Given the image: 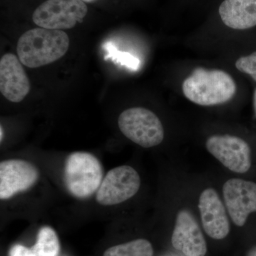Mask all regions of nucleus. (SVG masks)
<instances>
[{"instance_id":"nucleus-1","label":"nucleus","mask_w":256,"mask_h":256,"mask_svg":"<svg viewBox=\"0 0 256 256\" xmlns=\"http://www.w3.org/2000/svg\"><path fill=\"white\" fill-rule=\"evenodd\" d=\"M69 45L70 40L66 32L36 28L22 35L16 52L23 65L28 68H40L63 57Z\"/></svg>"},{"instance_id":"nucleus-2","label":"nucleus","mask_w":256,"mask_h":256,"mask_svg":"<svg viewBox=\"0 0 256 256\" xmlns=\"http://www.w3.org/2000/svg\"><path fill=\"white\" fill-rule=\"evenodd\" d=\"M184 95L188 100L202 106L225 104L236 92L234 78L222 70L196 68L182 84Z\"/></svg>"},{"instance_id":"nucleus-3","label":"nucleus","mask_w":256,"mask_h":256,"mask_svg":"<svg viewBox=\"0 0 256 256\" xmlns=\"http://www.w3.org/2000/svg\"><path fill=\"white\" fill-rule=\"evenodd\" d=\"M64 180L72 196L88 198L97 192L104 180L102 164L92 153L75 152L66 160Z\"/></svg>"},{"instance_id":"nucleus-4","label":"nucleus","mask_w":256,"mask_h":256,"mask_svg":"<svg viewBox=\"0 0 256 256\" xmlns=\"http://www.w3.org/2000/svg\"><path fill=\"white\" fill-rule=\"evenodd\" d=\"M118 124L126 138L142 148L159 146L164 140V128L159 118L144 108L124 111L120 114Z\"/></svg>"},{"instance_id":"nucleus-5","label":"nucleus","mask_w":256,"mask_h":256,"mask_svg":"<svg viewBox=\"0 0 256 256\" xmlns=\"http://www.w3.org/2000/svg\"><path fill=\"white\" fill-rule=\"evenodd\" d=\"M87 13L82 0H46L34 12L32 20L41 28L69 30L82 22Z\"/></svg>"},{"instance_id":"nucleus-6","label":"nucleus","mask_w":256,"mask_h":256,"mask_svg":"<svg viewBox=\"0 0 256 256\" xmlns=\"http://www.w3.org/2000/svg\"><path fill=\"white\" fill-rule=\"evenodd\" d=\"M137 171L128 165L110 170L96 192V201L102 206L119 204L134 196L140 188Z\"/></svg>"},{"instance_id":"nucleus-7","label":"nucleus","mask_w":256,"mask_h":256,"mask_svg":"<svg viewBox=\"0 0 256 256\" xmlns=\"http://www.w3.org/2000/svg\"><path fill=\"white\" fill-rule=\"evenodd\" d=\"M207 150L234 172H247L252 166V151L245 140L236 136H210L206 142Z\"/></svg>"},{"instance_id":"nucleus-8","label":"nucleus","mask_w":256,"mask_h":256,"mask_svg":"<svg viewBox=\"0 0 256 256\" xmlns=\"http://www.w3.org/2000/svg\"><path fill=\"white\" fill-rule=\"evenodd\" d=\"M223 195L228 214L235 225L244 226L248 217L256 212V184L240 178L224 183Z\"/></svg>"},{"instance_id":"nucleus-9","label":"nucleus","mask_w":256,"mask_h":256,"mask_svg":"<svg viewBox=\"0 0 256 256\" xmlns=\"http://www.w3.org/2000/svg\"><path fill=\"white\" fill-rule=\"evenodd\" d=\"M40 172L34 164L22 160H8L0 163V198L9 200L26 191L38 181Z\"/></svg>"},{"instance_id":"nucleus-10","label":"nucleus","mask_w":256,"mask_h":256,"mask_svg":"<svg viewBox=\"0 0 256 256\" xmlns=\"http://www.w3.org/2000/svg\"><path fill=\"white\" fill-rule=\"evenodd\" d=\"M172 244L184 256H206V240L196 218L190 210H182L178 212Z\"/></svg>"},{"instance_id":"nucleus-11","label":"nucleus","mask_w":256,"mask_h":256,"mask_svg":"<svg viewBox=\"0 0 256 256\" xmlns=\"http://www.w3.org/2000/svg\"><path fill=\"white\" fill-rule=\"evenodd\" d=\"M198 206L207 235L216 240L225 238L230 232V223L225 206L216 190L208 188L202 192Z\"/></svg>"},{"instance_id":"nucleus-12","label":"nucleus","mask_w":256,"mask_h":256,"mask_svg":"<svg viewBox=\"0 0 256 256\" xmlns=\"http://www.w3.org/2000/svg\"><path fill=\"white\" fill-rule=\"evenodd\" d=\"M31 84L21 62L13 54H6L0 60V92L13 102L22 101Z\"/></svg>"},{"instance_id":"nucleus-13","label":"nucleus","mask_w":256,"mask_h":256,"mask_svg":"<svg viewBox=\"0 0 256 256\" xmlns=\"http://www.w3.org/2000/svg\"><path fill=\"white\" fill-rule=\"evenodd\" d=\"M222 22L228 28L246 30L256 26V0H224L218 9Z\"/></svg>"},{"instance_id":"nucleus-14","label":"nucleus","mask_w":256,"mask_h":256,"mask_svg":"<svg viewBox=\"0 0 256 256\" xmlns=\"http://www.w3.org/2000/svg\"><path fill=\"white\" fill-rule=\"evenodd\" d=\"M31 248L35 256H56L60 250L57 234L52 227H42L38 230L36 244Z\"/></svg>"},{"instance_id":"nucleus-15","label":"nucleus","mask_w":256,"mask_h":256,"mask_svg":"<svg viewBox=\"0 0 256 256\" xmlns=\"http://www.w3.org/2000/svg\"><path fill=\"white\" fill-rule=\"evenodd\" d=\"M154 250L151 242L146 239H137L124 244L109 248L104 256H153Z\"/></svg>"},{"instance_id":"nucleus-16","label":"nucleus","mask_w":256,"mask_h":256,"mask_svg":"<svg viewBox=\"0 0 256 256\" xmlns=\"http://www.w3.org/2000/svg\"><path fill=\"white\" fill-rule=\"evenodd\" d=\"M106 48L108 52V56L112 57L114 60L126 66L133 70H138L140 66V60L130 54L119 52L116 50L110 43L106 44Z\"/></svg>"},{"instance_id":"nucleus-17","label":"nucleus","mask_w":256,"mask_h":256,"mask_svg":"<svg viewBox=\"0 0 256 256\" xmlns=\"http://www.w3.org/2000/svg\"><path fill=\"white\" fill-rule=\"evenodd\" d=\"M236 67L240 72L250 75L256 82V52L239 58L236 62Z\"/></svg>"},{"instance_id":"nucleus-18","label":"nucleus","mask_w":256,"mask_h":256,"mask_svg":"<svg viewBox=\"0 0 256 256\" xmlns=\"http://www.w3.org/2000/svg\"><path fill=\"white\" fill-rule=\"evenodd\" d=\"M9 256H35L31 248L24 246L22 245H14L11 248Z\"/></svg>"},{"instance_id":"nucleus-19","label":"nucleus","mask_w":256,"mask_h":256,"mask_svg":"<svg viewBox=\"0 0 256 256\" xmlns=\"http://www.w3.org/2000/svg\"><path fill=\"white\" fill-rule=\"evenodd\" d=\"M246 256H256V246L252 247L248 252Z\"/></svg>"},{"instance_id":"nucleus-20","label":"nucleus","mask_w":256,"mask_h":256,"mask_svg":"<svg viewBox=\"0 0 256 256\" xmlns=\"http://www.w3.org/2000/svg\"><path fill=\"white\" fill-rule=\"evenodd\" d=\"M254 111H255V116L256 117V89L255 92H254Z\"/></svg>"},{"instance_id":"nucleus-21","label":"nucleus","mask_w":256,"mask_h":256,"mask_svg":"<svg viewBox=\"0 0 256 256\" xmlns=\"http://www.w3.org/2000/svg\"><path fill=\"white\" fill-rule=\"evenodd\" d=\"M82 1L84 2L94 3L95 2L97 1V0H82Z\"/></svg>"},{"instance_id":"nucleus-22","label":"nucleus","mask_w":256,"mask_h":256,"mask_svg":"<svg viewBox=\"0 0 256 256\" xmlns=\"http://www.w3.org/2000/svg\"><path fill=\"white\" fill-rule=\"evenodd\" d=\"M0 132H1V136H0V138H1V141H2V138H3L2 132H3V130H2V127H1V131H0Z\"/></svg>"}]
</instances>
